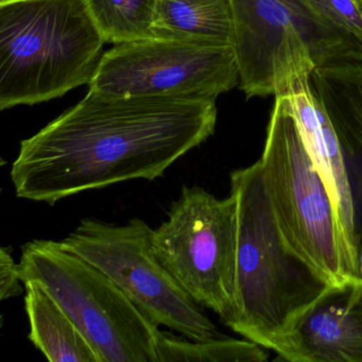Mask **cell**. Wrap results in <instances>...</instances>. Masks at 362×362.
Wrapping results in <instances>:
<instances>
[{
    "label": "cell",
    "instance_id": "cell-1",
    "mask_svg": "<svg viewBox=\"0 0 362 362\" xmlns=\"http://www.w3.org/2000/svg\"><path fill=\"white\" fill-rule=\"evenodd\" d=\"M215 99L115 97L89 91L21 142L11 170L15 193L54 205L91 189L156 180L213 135Z\"/></svg>",
    "mask_w": 362,
    "mask_h": 362
},
{
    "label": "cell",
    "instance_id": "cell-2",
    "mask_svg": "<svg viewBox=\"0 0 362 362\" xmlns=\"http://www.w3.org/2000/svg\"><path fill=\"white\" fill-rule=\"evenodd\" d=\"M238 202L234 333L284 361L299 319L329 283L285 244L259 162L231 174Z\"/></svg>",
    "mask_w": 362,
    "mask_h": 362
},
{
    "label": "cell",
    "instance_id": "cell-3",
    "mask_svg": "<svg viewBox=\"0 0 362 362\" xmlns=\"http://www.w3.org/2000/svg\"><path fill=\"white\" fill-rule=\"evenodd\" d=\"M104 44L84 0H0V110L89 84Z\"/></svg>",
    "mask_w": 362,
    "mask_h": 362
},
{
    "label": "cell",
    "instance_id": "cell-4",
    "mask_svg": "<svg viewBox=\"0 0 362 362\" xmlns=\"http://www.w3.org/2000/svg\"><path fill=\"white\" fill-rule=\"evenodd\" d=\"M259 162L287 247L329 285L359 276L335 202L308 150L288 94L276 96Z\"/></svg>",
    "mask_w": 362,
    "mask_h": 362
},
{
    "label": "cell",
    "instance_id": "cell-5",
    "mask_svg": "<svg viewBox=\"0 0 362 362\" xmlns=\"http://www.w3.org/2000/svg\"><path fill=\"white\" fill-rule=\"evenodd\" d=\"M238 82L247 97L282 95L319 68L362 62V47L305 0H230Z\"/></svg>",
    "mask_w": 362,
    "mask_h": 362
},
{
    "label": "cell",
    "instance_id": "cell-6",
    "mask_svg": "<svg viewBox=\"0 0 362 362\" xmlns=\"http://www.w3.org/2000/svg\"><path fill=\"white\" fill-rule=\"evenodd\" d=\"M17 270L23 286L38 285L61 306L100 362H158L159 327L106 274L59 242L23 244Z\"/></svg>",
    "mask_w": 362,
    "mask_h": 362
},
{
    "label": "cell",
    "instance_id": "cell-7",
    "mask_svg": "<svg viewBox=\"0 0 362 362\" xmlns=\"http://www.w3.org/2000/svg\"><path fill=\"white\" fill-rule=\"evenodd\" d=\"M238 202L183 186L168 217L153 230L155 256L202 307L229 324L236 310Z\"/></svg>",
    "mask_w": 362,
    "mask_h": 362
},
{
    "label": "cell",
    "instance_id": "cell-8",
    "mask_svg": "<svg viewBox=\"0 0 362 362\" xmlns=\"http://www.w3.org/2000/svg\"><path fill=\"white\" fill-rule=\"evenodd\" d=\"M152 234L139 218L125 225L85 218L59 244L101 270L157 327L195 341L223 337L155 256Z\"/></svg>",
    "mask_w": 362,
    "mask_h": 362
},
{
    "label": "cell",
    "instance_id": "cell-9",
    "mask_svg": "<svg viewBox=\"0 0 362 362\" xmlns=\"http://www.w3.org/2000/svg\"><path fill=\"white\" fill-rule=\"evenodd\" d=\"M238 83L230 45L146 38L102 55L89 91L115 97H212Z\"/></svg>",
    "mask_w": 362,
    "mask_h": 362
},
{
    "label": "cell",
    "instance_id": "cell-10",
    "mask_svg": "<svg viewBox=\"0 0 362 362\" xmlns=\"http://www.w3.org/2000/svg\"><path fill=\"white\" fill-rule=\"evenodd\" d=\"M284 361L362 362V276L329 285L304 312Z\"/></svg>",
    "mask_w": 362,
    "mask_h": 362
},
{
    "label": "cell",
    "instance_id": "cell-11",
    "mask_svg": "<svg viewBox=\"0 0 362 362\" xmlns=\"http://www.w3.org/2000/svg\"><path fill=\"white\" fill-rule=\"evenodd\" d=\"M310 83L339 140L358 257L362 254V62L319 68L310 74Z\"/></svg>",
    "mask_w": 362,
    "mask_h": 362
},
{
    "label": "cell",
    "instance_id": "cell-12",
    "mask_svg": "<svg viewBox=\"0 0 362 362\" xmlns=\"http://www.w3.org/2000/svg\"><path fill=\"white\" fill-rule=\"evenodd\" d=\"M286 94H288L293 102V111L308 150L335 202L351 259L358 273V257L353 231L352 206L348 181L341 148L333 123L313 91L310 77L296 80Z\"/></svg>",
    "mask_w": 362,
    "mask_h": 362
},
{
    "label": "cell",
    "instance_id": "cell-13",
    "mask_svg": "<svg viewBox=\"0 0 362 362\" xmlns=\"http://www.w3.org/2000/svg\"><path fill=\"white\" fill-rule=\"evenodd\" d=\"M152 38L232 46L230 0H157Z\"/></svg>",
    "mask_w": 362,
    "mask_h": 362
},
{
    "label": "cell",
    "instance_id": "cell-14",
    "mask_svg": "<svg viewBox=\"0 0 362 362\" xmlns=\"http://www.w3.org/2000/svg\"><path fill=\"white\" fill-rule=\"evenodd\" d=\"M29 339L52 362H100L90 344L61 306L36 284L25 285Z\"/></svg>",
    "mask_w": 362,
    "mask_h": 362
},
{
    "label": "cell",
    "instance_id": "cell-15",
    "mask_svg": "<svg viewBox=\"0 0 362 362\" xmlns=\"http://www.w3.org/2000/svg\"><path fill=\"white\" fill-rule=\"evenodd\" d=\"M269 355L250 340L223 337L195 341L170 332L158 338V362H264Z\"/></svg>",
    "mask_w": 362,
    "mask_h": 362
},
{
    "label": "cell",
    "instance_id": "cell-16",
    "mask_svg": "<svg viewBox=\"0 0 362 362\" xmlns=\"http://www.w3.org/2000/svg\"><path fill=\"white\" fill-rule=\"evenodd\" d=\"M157 0H84L104 42L112 44L152 38Z\"/></svg>",
    "mask_w": 362,
    "mask_h": 362
},
{
    "label": "cell",
    "instance_id": "cell-17",
    "mask_svg": "<svg viewBox=\"0 0 362 362\" xmlns=\"http://www.w3.org/2000/svg\"><path fill=\"white\" fill-rule=\"evenodd\" d=\"M308 6L362 47V0H305Z\"/></svg>",
    "mask_w": 362,
    "mask_h": 362
},
{
    "label": "cell",
    "instance_id": "cell-18",
    "mask_svg": "<svg viewBox=\"0 0 362 362\" xmlns=\"http://www.w3.org/2000/svg\"><path fill=\"white\" fill-rule=\"evenodd\" d=\"M17 263L10 248L0 246V303L23 293Z\"/></svg>",
    "mask_w": 362,
    "mask_h": 362
},
{
    "label": "cell",
    "instance_id": "cell-19",
    "mask_svg": "<svg viewBox=\"0 0 362 362\" xmlns=\"http://www.w3.org/2000/svg\"><path fill=\"white\" fill-rule=\"evenodd\" d=\"M6 162L4 161V157L0 155V169H1L2 167H4V165H6ZM0 195H1V188H0Z\"/></svg>",
    "mask_w": 362,
    "mask_h": 362
},
{
    "label": "cell",
    "instance_id": "cell-20",
    "mask_svg": "<svg viewBox=\"0 0 362 362\" xmlns=\"http://www.w3.org/2000/svg\"><path fill=\"white\" fill-rule=\"evenodd\" d=\"M4 316L2 315H0V332H1L2 327H4Z\"/></svg>",
    "mask_w": 362,
    "mask_h": 362
}]
</instances>
